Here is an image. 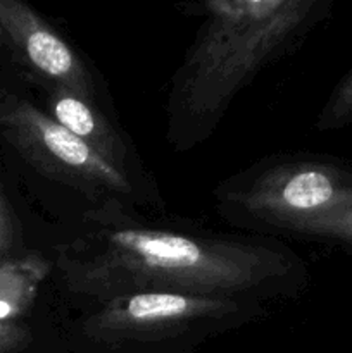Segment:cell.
I'll list each match as a JSON object with an SVG mask.
<instances>
[{
	"label": "cell",
	"mask_w": 352,
	"mask_h": 353,
	"mask_svg": "<svg viewBox=\"0 0 352 353\" xmlns=\"http://www.w3.org/2000/svg\"><path fill=\"white\" fill-rule=\"evenodd\" d=\"M88 223L57 254L62 286L88 305L145 292L268 302L306 281L300 259L282 245L145 226L119 203L93 210Z\"/></svg>",
	"instance_id": "cell-1"
},
{
	"label": "cell",
	"mask_w": 352,
	"mask_h": 353,
	"mask_svg": "<svg viewBox=\"0 0 352 353\" xmlns=\"http://www.w3.org/2000/svg\"><path fill=\"white\" fill-rule=\"evenodd\" d=\"M326 0H230L211 19L173 78L168 140L190 150L213 134L242 88L306 31Z\"/></svg>",
	"instance_id": "cell-2"
},
{
	"label": "cell",
	"mask_w": 352,
	"mask_h": 353,
	"mask_svg": "<svg viewBox=\"0 0 352 353\" xmlns=\"http://www.w3.org/2000/svg\"><path fill=\"white\" fill-rule=\"evenodd\" d=\"M262 302L145 292L88 305L69 327V353H193L264 314Z\"/></svg>",
	"instance_id": "cell-3"
},
{
	"label": "cell",
	"mask_w": 352,
	"mask_h": 353,
	"mask_svg": "<svg viewBox=\"0 0 352 353\" xmlns=\"http://www.w3.org/2000/svg\"><path fill=\"white\" fill-rule=\"evenodd\" d=\"M242 223L297 233L321 214L352 203V169L316 157H285L248 169L216 192Z\"/></svg>",
	"instance_id": "cell-4"
},
{
	"label": "cell",
	"mask_w": 352,
	"mask_h": 353,
	"mask_svg": "<svg viewBox=\"0 0 352 353\" xmlns=\"http://www.w3.org/2000/svg\"><path fill=\"white\" fill-rule=\"evenodd\" d=\"M0 131L41 174L99 200L100 205L131 207L150 200L147 186L114 168L28 100L14 97L0 100Z\"/></svg>",
	"instance_id": "cell-5"
},
{
	"label": "cell",
	"mask_w": 352,
	"mask_h": 353,
	"mask_svg": "<svg viewBox=\"0 0 352 353\" xmlns=\"http://www.w3.org/2000/svg\"><path fill=\"white\" fill-rule=\"evenodd\" d=\"M0 24L30 68L50 86L97 102V88L81 55L21 0H0Z\"/></svg>",
	"instance_id": "cell-6"
},
{
	"label": "cell",
	"mask_w": 352,
	"mask_h": 353,
	"mask_svg": "<svg viewBox=\"0 0 352 353\" xmlns=\"http://www.w3.org/2000/svg\"><path fill=\"white\" fill-rule=\"evenodd\" d=\"M45 112L61 126H64L69 133L90 145L114 168L121 169L138 183L145 185L140 161L133 147L126 137H123L119 130L104 116L97 102L62 86H50Z\"/></svg>",
	"instance_id": "cell-7"
},
{
	"label": "cell",
	"mask_w": 352,
	"mask_h": 353,
	"mask_svg": "<svg viewBox=\"0 0 352 353\" xmlns=\"http://www.w3.org/2000/svg\"><path fill=\"white\" fill-rule=\"evenodd\" d=\"M47 265L38 257L0 261V321H17L33 303Z\"/></svg>",
	"instance_id": "cell-8"
},
{
	"label": "cell",
	"mask_w": 352,
	"mask_h": 353,
	"mask_svg": "<svg viewBox=\"0 0 352 353\" xmlns=\"http://www.w3.org/2000/svg\"><path fill=\"white\" fill-rule=\"evenodd\" d=\"M295 234L333 241L352 254V203L321 214L300 228Z\"/></svg>",
	"instance_id": "cell-9"
},
{
	"label": "cell",
	"mask_w": 352,
	"mask_h": 353,
	"mask_svg": "<svg viewBox=\"0 0 352 353\" xmlns=\"http://www.w3.org/2000/svg\"><path fill=\"white\" fill-rule=\"evenodd\" d=\"M352 124V72L345 76L324 103L316 128L321 131L340 130Z\"/></svg>",
	"instance_id": "cell-10"
},
{
	"label": "cell",
	"mask_w": 352,
	"mask_h": 353,
	"mask_svg": "<svg viewBox=\"0 0 352 353\" xmlns=\"http://www.w3.org/2000/svg\"><path fill=\"white\" fill-rule=\"evenodd\" d=\"M33 341L31 330L19 321H0V353H23Z\"/></svg>",
	"instance_id": "cell-11"
},
{
	"label": "cell",
	"mask_w": 352,
	"mask_h": 353,
	"mask_svg": "<svg viewBox=\"0 0 352 353\" xmlns=\"http://www.w3.org/2000/svg\"><path fill=\"white\" fill-rule=\"evenodd\" d=\"M14 240H16V223L9 202L0 188V261L10 252Z\"/></svg>",
	"instance_id": "cell-12"
},
{
	"label": "cell",
	"mask_w": 352,
	"mask_h": 353,
	"mask_svg": "<svg viewBox=\"0 0 352 353\" xmlns=\"http://www.w3.org/2000/svg\"><path fill=\"white\" fill-rule=\"evenodd\" d=\"M2 33H3V30H2V24H0V40H2Z\"/></svg>",
	"instance_id": "cell-13"
}]
</instances>
